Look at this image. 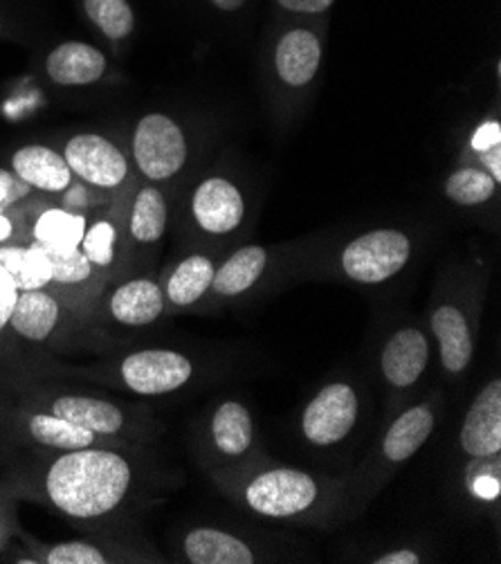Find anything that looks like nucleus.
<instances>
[{"instance_id":"1","label":"nucleus","mask_w":501,"mask_h":564,"mask_svg":"<svg viewBox=\"0 0 501 564\" xmlns=\"http://www.w3.org/2000/svg\"><path fill=\"white\" fill-rule=\"evenodd\" d=\"M135 468L113 447L90 445L52 457L36 473V492L70 520L92 522L116 513L133 488Z\"/></svg>"},{"instance_id":"2","label":"nucleus","mask_w":501,"mask_h":564,"mask_svg":"<svg viewBox=\"0 0 501 564\" xmlns=\"http://www.w3.org/2000/svg\"><path fill=\"white\" fill-rule=\"evenodd\" d=\"M133 160L146 181L174 178L187 160L183 129L162 112H149L133 131Z\"/></svg>"},{"instance_id":"3","label":"nucleus","mask_w":501,"mask_h":564,"mask_svg":"<svg viewBox=\"0 0 501 564\" xmlns=\"http://www.w3.org/2000/svg\"><path fill=\"white\" fill-rule=\"evenodd\" d=\"M412 243L399 230H375L351 241L342 252V270L358 284H382L410 261Z\"/></svg>"},{"instance_id":"4","label":"nucleus","mask_w":501,"mask_h":564,"mask_svg":"<svg viewBox=\"0 0 501 564\" xmlns=\"http://www.w3.org/2000/svg\"><path fill=\"white\" fill-rule=\"evenodd\" d=\"M317 499V484L308 473L280 468L257 475L246 488L250 509L263 518H295Z\"/></svg>"},{"instance_id":"5","label":"nucleus","mask_w":501,"mask_h":564,"mask_svg":"<svg viewBox=\"0 0 501 564\" xmlns=\"http://www.w3.org/2000/svg\"><path fill=\"white\" fill-rule=\"evenodd\" d=\"M120 380L138 397H164L189 382L194 365L172 349H142L120 360Z\"/></svg>"},{"instance_id":"6","label":"nucleus","mask_w":501,"mask_h":564,"mask_svg":"<svg viewBox=\"0 0 501 564\" xmlns=\"http://www.w3.org/2000/svg\"><path fill=\"white\" fill-rule=\"evenodd\" d=\"M358 408L360 405L353 387L347 382L326 384L304 410V436L317 447L340 443L353 430L358 421Z\"/></svg>"},{"instance_id":"7","label":"nucleus","mask_w":501,"mask_h":564,"mask_svg":"<svg viewBox=\"0 0 501 564\" xmlns=\"http://www.w3.org/2000/svg\"><path fill=\"white\" fill-rule=\"evenodd\" d=\"M64 158L75 176L99 189H116L129 178L127 155L113 142L95 133L70 138Z\"/></svg>"},{"instance_id":"8","label":"nucleus","mask_w":501,"mask_h":564,"mask_svg":"<svg viewBox=\"0 0 501 564\" xmlns=\"http://www.w3.org/2000/svg\"><path fill=\"white\" fill-rule=\"evenodd\" d=\"M41 410L62 416L99 438H113L127 430V412L122 408L86 393H54L41 399Z\"/></svg>"},{"instance_id":"9","label":"nucleus","mask_w":501,"mask_h":564,"mask_svg":"<svg viewBox=\"0 0 501 564\" xmlns=\"http://www.w3.org/2000/svg\"><path fill=\"white\" fill-rule=\"evenodd\" d=\"M461 447L470 457L488 459L501 449V382L492 380L466 414Z\"/></svg>"},{"instance_id":"10","label":"nucleus","mask_w":501,"mask_h":564,"mask_svg":"<svg viewBox=\"0 0 501 564\" xmlns=\"http://www.w3.org/2000/svg\"><path fill=\"white\" fill-rule=\"evenodd\" d=\"M194 218L209 235H228L239 228L246 205L241 192L226 178L205 181L192 200Z\"/></svg>"},{"instance_id":"11","label":"nucleus","mask_w":501,"mask_h":564,"mask_svg":"<svg viewBox=\"0 0 501 564\" xmlns=\"http://www.w3.org/2000/svg\"><path fill=\"white\" fill-rule=\"evenodd\" d=\"M64 306L57 295L47 293V289L21 291L17 306L10 317V328L23 343L43 345L57 333L62 324Z\"/></svg>"},{"instance_id":"12","label":"nucleus","mask_w":501,"mask_h":564,"mask_svg":"<svg viewBox=\"0 0 501 564\" xmlns=\"http://www.w3.org/2000/svg\"><path fill=\"white\" fill-rule=\"evenodd\" d=\"M12 172L32 189L47 194L66 192L73 185L75 176L64 153L43 144L21 147L12 155Z\"/></svg>"},{"instance_id":"13","label":"nucleus","mask_w":501,"mask_h":564,"mask_svg":"<svg viewBox=\"0 0 501 564\" xmlns=\"http://www.w3.org/2000/svg\"><path fill=\"white\" fill-rule=\"evenodd\" d=\"M19 432L30 443L54 449V453H66V449H79L90 445H101V438L88 430H81L73 425L70 421L54 416L47 410H32L25 414H19L14 419Z\"/></svg>"},{"instance_id":"14","label":"nucleus","mask_w":501,"mask_h":564,"mask_svg":"<svg viewBox=\"0 0 501 564\" xmlns=\"http://www.w3.org/2000/svg\"><path fill=\"white\" fill-rule=\"evenodd\" d=\"M47 77L57 86H90L106 73V56L95 45L66 41L47 54Z\"/></svg>"},{"instance_id":"15","label":"nucleus","mask_w":501,"mask_h":564,"mask_svg":"<svg viewBox=\"0 0 501 564\" xmlns=\"http://www.w3.org/2000/svg\"><path fill=\"white\" fill-rule=\"evenodd\" d=\"M106 311L122 326H149L164 313V293L153 279H129L108 295Z\"/></svg>"},{"instance_id":"16","label":"nucleus","mask_w":501,"mask_h":564,"mask_svg":"<svg viewBox=\"0 0 501 564\" xmlns=\"http://www.w3.org/2000/svg\"><path fill=\"white\" fill-rule=\"evenodd\" d=\"M429 360V345L418 328H403L384 345L380 367L394 387L414 384Z\"/></svg>"},{"instance_id":"17","label":"nucleus","mask_w":501,"mask_h":564,"mask_svg":"<svg viewBox=\"0 0 501 564\" xmlns=\"http://www.w3.org/2000/svg\"><path fill=\"white\" fill-rule=\"evenodd\" d=\"M322 62V45L319 39L308 30L288 32L274 52V66L280 77L295 88L306 86Z\"/></svg>"},{"instance_id":"18","label":"nucleus","mask_w":501,"mask_h":564,"mask_svg":"<svg viewBox=\"0 0 501 564\" xmlns=\"http://www.w3.org/2000/svg\"><path fill=\"white\" fill-rule=\"evenodd\" d=\"M432 330L440 345V362L450 373H461L472 360V337L466 315L455 306H440L432 315Z\"/></svg>"},{"instance_id":"19","label":"nucleus","mask_w":501,"mask_h":564,"mask_svg":"<svg viewBox=\"0 0 501 564\" xmlns=\"http://www.w3.org/2000/svg\"><path fill=\"white\" fill-rule=\"evenodd\" d=\"M185 557L192 564H252L254 553L252 549L218 529H194L187 533L185 542Z\"/></svg>"},{"instance_id":"20","label":"nucleus","mask_w":501,"mask_h":564,"mask_svg":"<svg viewBox=\"0 0 501 564\" xmlns=\"http://www.w3.org/2000/svg\"><path fill=\"white\" fill-rule=\"evenodd\" d=\"M434 430V414L427 405H416L401 414L382 441V453L389 462L401 464L414 457Z\"/></svg>"},{"instance_id":"21","label":"nucleus","mask_w":501,"mask_h":564,"mask_svg":"<svg viewBox=\"0 0 501 564\" xmlns=\"http://www.w3.org/2000/svg\"><path fill=\"white\" fill-rule=\"evenodd\" d=\"M265 263H268V252L259 246H248L237 250L214 272L211 291L226 297H237L246 293L257 284L261 272L265 270Z\"/></svg>"},{"instance_id":"22","label":"nucleus","mask_w":501,"mask_h":564,"mask_svg":"<svg viewBox=\"0 0 501 564\" xmlns=\"http://www.w3.org/2000/svg\"><path fill=\"white\" fill-rule=\"evenodd\" d=\"M86 228L88 225L81 214L52 207L45 209L34 223V243L47 252H68L81 246Z\"/></svg>"},{"instance_id":"23","label":"nucleus","mask_w":501,"mask_h":564,"mask_svg":"<svg viewBox=\"0 0 501 564\" xmlns=\"http://www.w3.org/2000/svg\"><path fill=\"white\" fill-rule=\"evenodd\" d=\"M0 265L14 276L19 291H36L52 284V261L39 243L0 246Z\"/></svg>"},{"instance_id":"24","label":"nucleus","mask_w":501,"mask_h":564,"mask_svg":"<svg viewBox=\"0 0 501 564\" xmlns=\"http://www.w3.org/2000/svg\"><path fill=\"white\" fill-rule=\"evenodd\" d=\"M211 436L222 455L239 457L248 453L254 438V425H252L250 412L237 401L222 403L211 419Z\"/></svg>"},{"instance_id":"25","label":"nucleus","mask_w":501,"mask_h":564,"mask_svg":"<svg viewBox=\"0 0 501 564\" xmlns=\"http://www.w3.org/2000/svg\"><path fill=\"white\" fill-rule=\"evenodd\" d=\"M214 272L216 268L207 257L192 254L170 274L162 293L174 306H192L211 289Z\"/></svg>"},{"instance_id":"26","label":"nucleus","mask_w":501,"mask_h":564,"mask_svg":"<svg viewBox=\"0 0 501 564\" xmlns=\"http://www.w3.org/2000/svg\"><path fill=\"white\" fill-rule=\"evenodd\" d=\"M129 230L133 241L140 246H149L162 239L166 230V200L157 187L146 185L135 194Z\"/></svg>"},{"instance_id":"27","label":"nucleus","mask_w":501,"mask_h":564,"mask_svg":"<svg viewBox=\"0 0 501 564\" xmlns=\"http://www.w3.org/2000/svg\"><path fill=\"white\" fill-rule=\"evenodd\" d=\"M86 17L113 41L127 39L135 28L129 0H84Z\"/></svg>"},{"instance_id":"28","label":"nucleus","mask_w":501,"mask_h":564,"mask_svg":"<svg viewBox=\"0 0 501 564\" xmlns=\"http://www.w3.org/2000/svg\"><path fill=\"white\" fill-rule=\"evenodd\" d=\"M30 562H45V564H106L113 562L110 555L95 542L88 540H73L45 546L32 555Z\"/></svg>"},{"instance_id":"29","label":"nucleus","mask_w":501,"mask_h":564,"mask_svg":"<svg viewBox=\"0 0 501 564\" xmlns=\"http://www.w3.org/2000/svg\"><path fill=\"white\" fill-rule=\"evenodd\" d=\"M494 181L479 169H461L453 174L445 183V194H448L459 205H481L494 194Z\"/></svg>"},{"instance_id":"30","label":"nucleus","mask_w":501,"mask_h":564,"mask_svg":"<svg viewBox=\"0 0 501 564\" xmlns=\"http://www.w3.org/2000/svg\"><path fill=\"white\" fill-rule=\"evenodd\" d=\"M84 254L90 259V263L99 270H106L116 261V248H118V230L110 220H97L90 228H86V235L81 239Z\"/></svg>"},{"instance_id":"31","label":"nucleus","mask_w":501,"mask_h":564,"mask_svg":"<svg viewBox=\"0 0 501 564\" xmlns=\"http://www.w3.org/2000/svg\"><path fill=\"white\" fill-rule=\"evenodd\" d=\"M47 254L52 261V284L81 286L95 272V265L90 263V259L84 254L81 248L68 250V252H47Z\"/></svg>"},{"instance_id":"32","label":"nucleus","mask_w":501,"mask_h":564,"mask_svg":"<svg viewBox=\"0 0 501 564\" xmlns=\"http://www.w3.org/2000/svg\"><path fill=\"white\" fill-rule=\"evenodd\" d=\"M19 286L14 276L8 272V268L0 265V337H3L10 328V317L19 300Z\"/></svg>"},{"instance_id":"33","label":"nucleus","mask_w":501,"mask_h":564,"mask_svg":"<svg viewBox=\"0 0 501 564\" xmlns=\"http://www.w3.org/2000/svg\"><path fill=\"white\" fill-rule=\"evenodd\" d=\"M30 185L23 183L14 172L8 169H0V212L10 209L14 203L25 198L30 194Z\"/></svg>"},{"instance_id":"34","label":"nucleus","mask_w":501,"mask_h":564,"mask_svg":"<svg viewBox=\"0 0 501 564\" xmlns=\"http://www.w3.org/2000/svg\"><path fill=\"white\" fill-rule=\"evenodd\" d=\"M501 142V127L499 122H486L477 129V133L472 135V142L470 147L477 151V153H486L490 151L492 147H499Z\"/></svg>"},{"instance_id":"35","label":"nucleus","mask_w":501,"mask_h":564,"mask_svg":"<svg viewBox=\"0 0 501 564\" xmlns=\"http://www.w3.org/2000/svg\"><path fill=\"white\" fill-rule=\"evenodd\" d=\"M282 8L291 10V12H304V14H317L328 10L336 0H276Z\"/></svg>"},{"instance_id":"36","label":"nucleus","mask_w":501,"mask_h":564,"mask_svg":"<svg viewBox=\"0 0 501 564\" xmlns=\"http://www.w3.org/2000/svg\"><path fill=\"white\" fill-rule=\"evenodd\" d=\"M12 503L6 492H0V546H3L12 533Z\"/></svg>"},{"instance_id":"37","label":"nucleus","mask_w":501,"mask_h":564,"mask_svg":"<svg viewBox=\"0 0 501 564\" xmlns=\"http://www.w3.org/2000/svg\"><path fill=\"white\" fill-rule=\"evenodd\" d=\"M373 562L375 564H418L421 555L416 551H410V549H399V551H392V553L378 555Z\"/></svg>"},{"instance_id":"38","label":"nucleus","mask_w":501,"mask_h":564,"mask_svg":"<svg viewBox=\"0 0 501 564\" xmlns=\"http://www.w3.org/2000/svg\"><path fill=\"white\" fill-rule=\"evenodd\" d=\"M481 160L488 164V169H490V178L494 181V183H499L501 181V147H492L490 151H486V153H481Z\"/></svg>"},{"instance_id":"39","label":"nucleus","mask_w":501,"mask_h":564,"mask_svg":"<svg viewBox=\"0 0 501 564\" xmlns=\"http://www.w3.org/2000/svg\"><path fill=\"white\" fill-rule=\"evenodd\" d=\"M12 239H14V223L6 212H0V246H10Z\"/></svg>"},{"instance_id":"40","label":"nucleus","mask_w":501,"mask_h":564,"mask_svg":"<svg viewBox=\"0 0 501 564\" xmlns=\"http://www.w3.org/2000/svg\"><path fill=\"white\" fill-rule=\"evenodd\" d=\"M211 3L218 8V10H228V12H232V10H239L246 0H211Z\"/></svg>"}]
</instances>
